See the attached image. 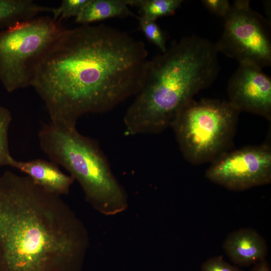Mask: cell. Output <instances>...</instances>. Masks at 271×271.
<instances>
[{"label": "cell", "mask_w": 271, "mask_h": 271, "mask_svg": "<svg viewBox=\"0 0 271 271\" xmlns=\"http://www.w3.org/2000/svg\"><path fill=\"white\" fill-rule=\"evenodd\" d=\"M145 44L103 24L64 29L36 69L32 86L50 122L76 127L88 113L109 111L141 88Z\"/></svg>", "instance_id": "obj_1"}, {"label": "cell", "mask_w": 271, "mask_h": 271, "mask_svg": "<svg viewBox=\"0 0 271 271\" xmlns=\"http://www.w3.org/2000/svg\"><path fill=\"white\" fill-rule=\"evenodd\" d=\"M89 245L61 196L27 176L0 175V271H72Z\"/></svg>", "instance_id": "obj_2"}, {"label": "cell", "mask_w": 271, "mask_h": 271, "mask_svg": "<svg viewBox=\"0 0 271 271\" xmlns=\"http://www.w3.org/2000/svg\"><path fill=\"white\" fill-rule=\"evenodd\" d=\"M218 54L215 44L192 35L149 60L142 86L123 117L125 133H158L171 127L185 105L216 79Z\"/></svg>", "instance_id": "obj_3"}, {"label": "cell", "mask_w": 271, "mask_h": 271, "mask_svg": "<svg viewBox=\"0 0 271 271\" xmlns=\"http://www.w3.org/2000/svg\"><path fill=\"white\" fill-rule=\"evenodd\" d=\"M38 138L42 151L70 173L96 210L111 216L126 209V193L95 140L81 134L76 127L51 122L42 125Z\"/></svg>", "instance_id": "obj_4"}, {"label": "cell", "mask_w": 271, "mask_h": 271, "mask_svg": "<svg viewBox=\"0 0 271 271\" xmlns=\"http://www.w3.org/2000/svg\"><path fill=\"white\" fill-rule=\"evenodd\" d=\"M240 112L228 101L190 100L171 126L185 160L211 163L229 151Z\"/></svg>", "instance_id": "obj_5"}, {"label": "cell", "mask_w": 271, "mask_h": 271, "mask_svg": "<svg viewBox=\"0 0 271 271\" xmlns=\"http://www.w3.org/2000/svg\"><path fill=\"white\" fill-rule=\"evenodd\" d=\"M64 29L44 16L0 30V82L7 92L32 86L38 66Z\"/></svg>", "instance_id": "obj_6"}, {"label": "cell", "mask_w": 271, "mask_h": 271, "mask_svg": "<svg viewBox=\"0 0 271 271\" xmlns=\"http://www.w3.org/2000/svg\"><path fill=\"white\" fill-rule=\"evenodd\" d=\"M223 20V33L215 44L218 53L239 64L261 69L270 66V22L252 9L249 1H234Z\"/></svg>", "instance_id": "obj_7"}, {"label": "cell", "mask_w": 271, "mask_h": 271, "mask_svg": "<svg viewBox=\"0 0 271 271\" xmlns=\"http://www.w3.org/2000/svg\"><path fill=\"white\" fill-rule=\"evenodd\" d=\"M211 182L233 191H243L271 181V148L268 144L228 151L205 172Z\"/></svg>", "instance_id": "obj_8"}, {"label": "cell", "mask_w": 271, "mask_h": 271, "mask_svg": "<svg viewBox=\"0 0 271 271\" xmlns=\"http://www.w3.org/2000/svg\"><path fill=\"white\" fill-rule=\"evenodd\" d=\"M228 102L240 112L271 119V79L262 69L239 64L227 86Z\"/></svg>", "instance_id": "obj_9"}, {"label": "cell", "mask_w": 271, "mask_h": 271, "mask_svg": "<svg viewBox=\"0 0 271 271\" xmlns=\"http://www.w3.org/2000/svg\"><path fill=\"white\" fill-rule=\"evenodd\" d=\"M9 166L25 174L47 191L60 196L68 194L74 181L71 176L62 172L52 161L40 159L20 161L12 157Z\"/></svg>", "instance_id": "obj_10"}, {"label": "cell", "mask_w": 271, "mask_h": 271, "mask_svg": "<svg viewBox=\"0 0 271 271\" xmlns=\"http://www.w3.org/2000/svg\"><path fill=\"white\" fill-rule=\"evenodd\" d=\"M223 247L231 261L242 266L265 259L267 253L265 240L250 228H241L230 233L224 240Z\"/></svg>", "instance_id": "obj_11"}, {"label": "cell", "mask_w": 271, "mask_h": 271, "mask_svg": "<svg viewBox=\"0 0 271 271\" xmlns=\"http://www.w3.org/2000/svg\"><path fill=\"white\" fill-rule=\"evenodd\" d=\"M54 8L31 0H0V30L27 21L42 13H52Z\"/></svg>", "instance_id": "obj_12"}, {"label": "cell", "mask_w": 271, "mask_h": 271, "mask_svg": "<svg viewBox=\"0 0 271 271\" xmlns=\"http://www.w3.org/2000/svg\"><path fill=\"white\" fill-rule=\"evenodd\" d=\"M135 16L130 11L126 0H90L75 22L83 25L114 17Z\"/></svg>", "instance_id": "obj_13"}, {"label": "cell", "mask_w": 271, "mask_h": 271, "mask_svg": "<svg viewBox=\"0 0 271 271\" xmlns=\"http://www.w3.org/2000/svg\"><path fill=\"white\" fill-rule=\"evenodd\" d=\"M128 6L139 8L141 15L155 21L174 14L183 3L182 0H126Z\"/></svg>", "instance_id": "obj_14"}, {"label": "cell", "mask_w": 271, "mask_h": 271, "mask_svg": "<svg viewBox=\"0 0 271 271\" xmlns=\"http://www.w3.org/2000/svg\"><path fill=\"white\" fill-rule=\"evenodd\" d=\"M12 120L10 111L0 106V167L9 166L12 158L9 145V130Z\"/></svg>", "instance_id": "obj_15"}, {"label": "cell", "mask_w": 271, "mask_h": 271, "mask_svg": "<svg viewBox=\"0 0 271 271\" xmlns=\"http://www.w3.org/2000/svg\"><path fill=\"white\" fill-rule=\"evenodd\" d=\"M140 29L146 37L164 53L167 49L165 34L156 21L142 16L137 17Z\"/></svg>", "instance_id": "obj_16"}, {"label": "cell", "mask_w": 271, "mask_h": 271, "mask_svg": "<svg viewBox=\"0 0 271 271\" xmlns=\"http://www.w3.org/2000/svg\"><path fill=\"white\" fill-rule=\"evenodd\" d=\"M90 0H63L58 8H54L53 19L61 23L72 17L76 18Z\"/></svg>", "instance_id": "obj_17"}, {"label": "cell", "mask_w": 271, "mask_h": 271, "mask_svg": "<svg viewBox=\"0 0 271 271\" xmlns=\"http://www.w3.org/2000/svg\"><path fill=\"white\" fill-rule=\"evenodd\" d=\"M201 271H243L224 260L222 256L212 257L202 264Z\"/></svg>", "instance_id": "obj_18"}, {"label": "cell", "mask_w": 271, "mask_h": 271, "mask_svg": "<svg viewBox=\"0 0 271 271\" xmlns=\"http://www.w3.org/2000/svg\"><path fill=\"white\" fill-rule=\"evenodd\" d=\"M204 6L212 13L224 19L228 14L231 5L227 0H202Z\"/></svg>", "instance_id": "obj_19"}, {"label": "cell", "mask_w": 271, "mask_h": 271, "mask_svg": "<svg viewBox=\"0 0 271 271\" xmlns=\"http://www.w3.org/2000/svg\"><path fill=\"white\" fill-rule=\"evenodd\" d=\"M251 271H271L269 263L265 259L255 264Z\"/></svg>", "instance_id": "obj_20"}]
</instances>
